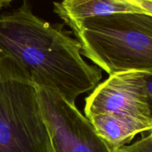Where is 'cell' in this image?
Returning <instances> with one entry per match:
<instances>
[{
  "instance_id": "8",
  "label": "cell",
  "mask_w": 152,
  "mask_h": 152,
  "mask_svg": "<svg viewBox=\"0 0 152 152\" xmlns=\"http://www.w3.org/2000/svg\"><path fill=\"white\" fill-rule=\"evenodd\" d=\"M114 152H152V130L147 136L131 145H126Z\"/></svg>"
},
{
  "instance_id": "10",
  "label": "cell",
  "mask_w": 152,
  "mask_h": 152,
  "mask_svg": "<svg viewBox=\"0 0 152 152\" xmlns=\"http://www.w3.org/2000/svg\"><path fill=\"white\" fill-rule=\"evenodd\" d=\"M145 89H146L147 99H148V107H149L150 113L152 117V74L146 73L145 74Z\"/></svg>"
},
{
  "instance_id": "5",
  "label": "cell",
  "mask_w": 152,
  "mask_h": 152,
  "mask_svg": "<svg viewBox=\"0 0 152 152\" xmlns=\"http://www.w3.org/2000/svg\"><path fill=\"white\" fill-rule=\"evenodd\" d=\"M145 74L125 72L110 75L86 97V117L114 113L152 121L145 89Z\"/></svg>"
},
{
  "instance_id": "7",
  "label": "cell",
  "mask_w": 152,
  "mask_h": 152,
  "mask_svg": "<svg viewBox=\"0 0 152 152\" xmlns=\"http://www.w3.org/2000/svg\"><path fill=\"white\" fill-rule=\"evenodd\" d=\"M54 12L67 24L86 18L119 13H140L131 0H62L54 2Z\"/></svg>"
},
{
  "instance_id": "1",
  "label": "cell",
  "mask_w": 152,
  "mask_h": 152,
  "mask_svg": "<svg viewBox=\"0 0 152 152\" xmlns=\"http://www.w3.org/2000/svg\"><path fill=\"white\" fill-rule=\"evenodd\" d=\"M81 49L62 25L37 17L26 1L0 14V54L18 62L38 87L54 91L74 105L102 78L100 69L83 59Z\"/></svg>"
},
{
  "instance_id": "6",
  "label": "cell",
  "mask_w": 152,
  "mask_h": 152,
  "mask_svg": "<svg viewBox=\"0 0 152 152\" xmlns=\"http://www.w3.org/2000/svg\"><path fill=\"white\" fill-rule=\"evenodd\" d=\"M88 120L113 152L130 142L138 134L152 130V121L125 114L104 113Z\"/></svg>"
},
{
  "instance_id": "2",
  "label": "cell",
  "mask_w": 152,
  "mask_h": 152,
  "mask_svg": "<svg viewBox=\"0 0 152 152\" xmlns=\"http://www.w3.org/2000/svg\"><path fill=\"white\" fill-rule=\"evenodd\" d=\"M81 53L109 75L152 74V16L119 13L69 24Z\"/></svg>"
},
{
  "instance_id": "3",
  "label": "cell",
  "mask_w": 152,
  "mask_h": 152,
  "mask_svg": "<svg viewBox=\"0 0 152 152\" xmlns=\"http://www.w3.org/2000/svg\"><path fill=\"white\" fill-rule=\"evenodd\" d=\"M0 152H53L37 86L4 54H0Z\"/></svg>"
},
{
  "instance_id": "4",
  "label": "cell",
  "mask_w": 152,
  "mask_h": 152,
  "mask_svg": "<svg viewBox=\"0 0 152 152\" xmlns=\"http://www.w3.org/2000/svg\"><path fill=\"white\" fill-rule=\"evenodd\" d=\"M37 88L53 152H113L75 105L54 91Z\"/></svg>"
},
{
  "instance_id": "11",
  "label": "cell",
  "mask_w": 152,
  "mask_h": 152,
  "mask_svg": "<svg viewBox=\"0 0 152 152\" xmlns=\"http://www.w3.org/2000/svg\"><path fill=\"white\" fill-rule=\"evenodd\" d=\"M13 1V0H0V8L8 5V4H10V3Z\"/></svg>"
},
{
  "instance_id": "9",
  "label": "cell",
  "mask_w": 152,
  "mask_h": 152,
  "mask_svg": "<svg viewBox=\"0 0 152 152\" xmlns=\"http://www.w3.org/2000/svg\"><path fill=\"white\" fill-rule=\"evenodd\" d=\"M131 1L141 10L142 13L152 16V0H131Z\"/></svg>"
}]
</instances>
